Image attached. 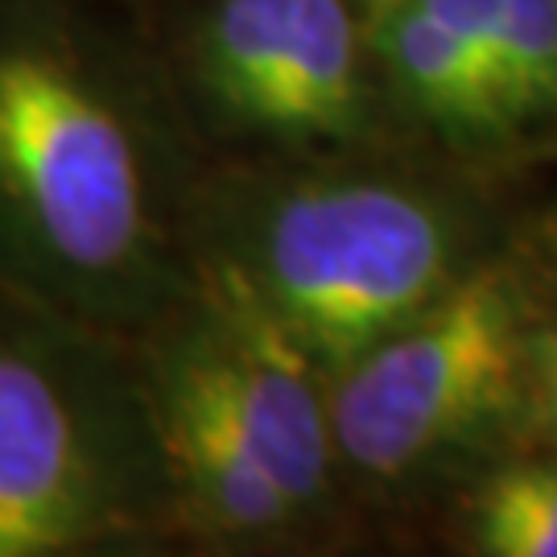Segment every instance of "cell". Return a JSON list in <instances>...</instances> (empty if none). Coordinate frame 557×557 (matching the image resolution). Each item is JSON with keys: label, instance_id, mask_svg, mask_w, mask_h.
Wrapping results in <instances>:
<instances>
[{"label": "cell", "instance_id": "cell-6", "mask_svg": "<svg viewBox=\"0 0 557 557\" xmlns=\"http://www.w3.org/2000/svg\"><path fill=\"white\" fill-rule=\"evenodd\" d=\"M145 413L161 475L211 537L252 541L298 520L227 397L195 319L165 338L149 372Z\"/></svg>", "mask_w": 557, "mask_h": 557}, {"label": "cell", "instance_id": "cell-8", "mask_svg": "<svg viewBox=\"0 0 557 557\" xmlns=\"http://www.w3.org/2000/svg\"><path fill=\"white\" fill-rule=\"evenodd\" d=\"M368 41L388 79L421 116L450 133L504 128L487 62L413 0H372Z\"/></svg>", "mask_w": 557, "mask_h": 557}, {"label": "cell", "instance_id": "cell-7", "mask_svg": "<svg viewBox=\"0 0 557 557\" xmlns=\"http://www.w3.org/2000/svg\"><path fill=\"white\" fill-rule=\"evenodd\" d=\"M363 34L347 0H298L285 54L260 108V133L338 137L363 120Z\"/></svg>", "mask_w": 557, "mask_h": 557}, {"label": "cell", "instance_id": "cell-11", "mask_svg": "<svg viewBox=\"0 0 557 557\" xmlns=\"http://www.w3.org/2000/svg\"><path fill=\"white\" fill-rule=\"evenodd\" d=\"M492 79L504 124L557 108V0H504Z\"/></svg>", "mask_w": 557, "mask_h": 557}, {"label": "cell", "instance_id": "cell-10", "mask_svg": "<svg viewBox=\"0 0 557 557\" xmlns=\"http://www.w3.org/2000/svg\"><path fill=\"white\" fill-rule=\"evenodd\" d=\"M475 541L492 557H557V467L512 462L479 487Z\"/></svg>", "mask_w": 557, "mask_h": 557}, {"label": "cell", "instance_id": "cell-1", "mask_svg": "<svg viewBox=\"0 0 557 557\" xmlns=\"http://www.w3.org/2000/svg\"><path fill=\"white\" fill-rule=\"evenodd\" d=\"M0 273L108 322L165 289L137 124L71 41L25 21L0 25Z\"/></svg>", "mask_w": 557, "mask_h": 557}, {"label": "cell", "instance_id": "cell-4", "mask_svg": "<svg viewBox=\"0 0 557 557\" xmlns=\"http://www.w3.org/2000/svg\"><path fill=\"white\" fill-rule=\"evenodd\" d=\"M133 430L96 368L38 326L0 331V557H50L133 508Z\"/></svg>", "mask_w": 557, "mask_h": 557}, {"label": "cell", "instance_id": "cell-2", "mask_svg": "<svg viewBox=\"0 0 557 557\" xmlns=\"http://www.w3.org/2000/svg\"><path fill=\"white\" fill-rule=\"evenodd\" d=\"M220 252L335 376L455 281L458 232L418 190L343 182L273 195Z\"/></svg>", "mask_w": 557, "mask_h": 557}, {"label": "cell", "instance_id": "cell-9", "mask_svg": "<svg viewBox=\"0 0 557 557\" xmlns=\"http://www.w3.org/2000/svg\"><path fill=\"white\" fill-rule=\"evenodd\" d=\"M298 0H215L195 41V71L215 112L257 128Z\"/></svg>", "mask_w": 557, "mask_h": 557}, {"label": "cell", "instance_id": "cell-5", "mask_svg": "<svg viewBox=\"0 0 557 557\" xmlns=\"http://www.w3.org/2000/svg\"><path fill=\"white\" fill-rule=\"evenodd\" d=\"M195 326L285 499L298 517L319 508L335 462L319 363L223 252L202 260Z\"/></svg>", "mask_w": 557, "mask_h": 557}, {"label": "cell", "instance_id": "cell-12", "mask_svg": "<svg viewBox=\"0 0 557 557\" xmlns=\"http://www.w3.org/2000/svg\"><path fill=\"white\" fill-rule=\"evenodd\" d=\"M524 388L533 397V409L541 413L549 438L557 442V322H545L529 331L524 343Z\"/></svg>", "mask_w": 557, "mask_h": 557}, {"label": "cell", "instance_id": "cell-3", "mask_svg": "<svg viewBox=\"0 0 557 557\" xmlns=\"http://www.w3.org/2000/svg\"><path fill=\"white\" fill-rule=\"evenodd\" d=\"M524 343L512 281L492 269L455 277L331 376L335 455L384 483L438 462L524 388Z\"/></svg>", "mask_w": 557, "mask_h": 557}]
</instances>
